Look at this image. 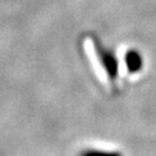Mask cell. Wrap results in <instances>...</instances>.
I'll use <instances>...</instances> for the list:
<instances>
[{"label":"cell","mask_w":156,"mask_h":156,"mask_svg":"<svg viewBox=\"0 0 156 156\" xmlns=\"http://www.w3.org/2000/svg\"><path fill=\"white\" fill-rule=\"evenodd\" d=\"M94 48H95V53L98 59V63L102 66L106 76L108 77V80H111V83H114L118 79V75H119L118 58L114 54V52H112L111 49L101 44L98 41L94 42Z\"/></svg>","instance_id":"obj_1"},{"label":"cell","mask_w":156,"mask_h":156,"mask_svg":"<svg viewBox=\"0 0 156 156\" xmlns=\"http://www.w3.org/2000/svg\"><path fill=\"white\" fill-rule=\"evenodd\" d=\"M145 60L140 51L130 48L124 54V68L129 75H138L144 70Z\"/></svg>","instance_id":"obj_2"},{"label":"cell","mask_w":156,"mask_h":156,"mask_svg":"<svg viewBox=\"0 0 156 156\" xmlns=\"http://www.w3.org/2000/svg\"><path fill=\"white\" fill-rule=\"evenodd\" d=\"M79 156H124L118 150H106V149H86L80 152Z\"/></svg>","instance_id":"obj_3"}]
</instances>
